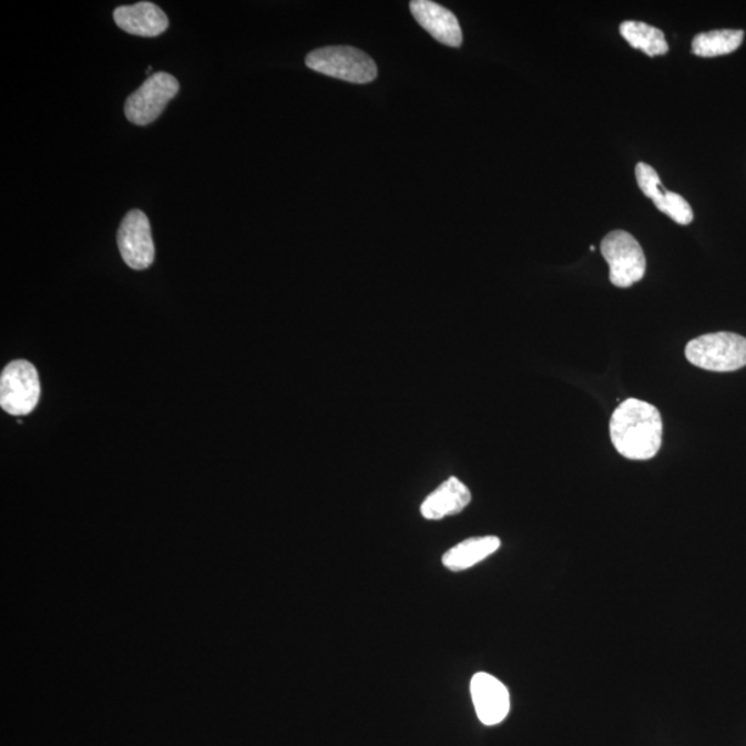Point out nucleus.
<instances>
[{"label": "nucleus", "mask_w": 746, "mask_h": 746, "mask_svg": "<svg viewBox=\"0 0 746 746\" xmlns=\"http://www.w3.org/2000/svg\"><path fill=\"white\" fill-rule=\"evenodd\" d=\"M664 436L662 417L652 403L630 398L621 402L610 420L615 450L632 461H648L658 453Z\"/></svg>", "instance_id": "obj_1"}, {"label": "nucleus", "mask_w": 746, "mask_h": 746, "mask_svg": "<svg viewBox=\"0 0 746 746\" xmlns=\"http://www.w3.org/2000/svg\"><path fill=\"white\" fill-rule=\"evenodd\" d=\"M686 357L706 371H737L746 366V339L732 333L703 335L688 341Z\"/></svg>", "instance_id": "obj_2"}, {"label": "nucleus", "mask_w": 746, "mask_h": 746, "mask_svg": "<svg viewBox=\"0 0 746 746\" xmlns=\"http://www.w3.org/2000/svg\"><path fill=\"white\" fill-rule=\"evenodd\" d=\"M308 69L350 83H369L378 76V67L367 53L350 47L313 50L306 58Z\"/></svg>", "instance_id": "obj_3"}, {"label": "nucleus", "mask_w": 746, "mask_h": 746, "mask_svg": "<svg viewBox=\"0 0 746 746\" xmlns=\"http://www.w3.org/2000/svg\"><path fill=\"white\" fill-rule=\"evenodd\" d=\"M600 251L610 267L611 284L619 288H630L646 274V256L632 234L622 229L611 232L603 238Z\"/></svg>", "instance_id": "obj_4"}, {"label": "nucleus", "mask_w": 746, "mask_h": 746, "mask_svg": "<svg viewBox=\"0 0 746 746\" xmlns=\"http://www.w3.org/2000/svg\"><path fill=\"white\" fill-rule=\"evenodd\" d=\"M41 398V384L37 368L31 362H10L0 376V407L14 417H25L37 408Z\"/></svg>", "instance_id": "obj_5"}, {"label": "nucleus", "mask_w": 746, "mask_h": 746, "mask_svg": "<svg viewBox=\"0 0 746 746\" xmlns=\"http://www.w3.org/2000/svg\"><path fill=\"white\" fill-rule=\"evenodd\" d=\"M181 91V83L167 72H155L149 80L129 95L125 115L129 122L137 126H147L159 120L162 112Z\"/></svg>", "instance_id": "obj_6"}, {"label": "nucleus", "mask_w": 746, "mask_h": 746, "mask_svg": "<svg viewBox=\"0 0 746 746\" xmlns=\"http://www.w3.org/2000/svg\"><path fill=\"white\" fill-rule=\"evenodd\" d=\"M123 262L133 270H145L154 263L155 246L149 217L139 210L127 213L117 232Z\"/></svg>", "instance_id": "obj_7"}, {"label": "nucleus", "mask_w": 746, "mask_h": 746, "mask_svg": "<svg viewBox=\"0 0 746 746\" xmlns=\"http://www.w3.org/2000/svg\"><path fill=\"white\" fill-rule=\"evenodd\" d=\"M471 699L477 716L486 726H495L507 719L510 711L509 689L490 673H476L470 682Z\"/></svg>", "instance_id": "obj_8"}, {"label": "nucleus", "mask_w": 746, "mask_h": 746, "mask_svg": "<svg viewBox=\"0 0 746 746\" xmlns=\"http://www.w3.org/2000/svg\"><path fill=\"white\" fill-rule=\"evenodd\" d=\"M636 181L643 194L653 200L656 210L665 213L673 222L688 226L694 221V212L688 202L682 195L667 191L653 166L644 162L637 164Z\"/></svg>", "instance_id": "obj_9"}, {"label": "nucleus", "mask_w": 746, "mask_h": 746, "mask_svg": "<svg viewBox=\"0 0 746 746\" xmlns=\"http://www.w3.org/2000/svg\"><path fill=\"white\" fill-rule=\"evenodd\" d=\"M413 19L428 31L437 42L447 47L459 48L463 42L462 28L459 25L457 16L444 6L430 2V0H413L409 4Z\"/></svg>", "instance_id": "obj_10"}, {"label": "nucleus", "mask_w": 746, "mask_h": 746, "mask_svg": "<svg viewBox=\"0 0 746 746\" xmlns=\"http://www.w3.org/2000/svg\"><path fill=\"white\" fill-rule=\"evenodd\" d=\"M114 20L122 31L143 38H155L170 27L165 11L151 2L120 6L114 11Z\"/></svg>", "instance_id": "obj_11"}, {"label": "nucleus", "mask_w": 746, "mask_h": 746, "mask_svg": "<svg viewBox=\"0 0 746 746\" xmlns=\"http://www.w3.org/2000/svg\"><path fill=\"white\" fill-rule=\"evenodd\" d=\"M471 501V492L457 477H451L425 499L420 513L428 520H441L461 513Z\"/></svg>", "instance_id": "obj_12"}, {"label": "nucleus", "mask_w": 746, "mask_h": 746, "mask_svg": "<svg viewBox=\"0 0 746 746\" xmlns=\"http://www.w3.org/2000/svg\"><path fill=\"white\" fill-rule=\"evenodd\" d=\"M501 548L498 536H477L458 543L442 556V564L453 572L470 569L480 561L486 560Z\"/></svg>", "instance_id": "obj_13"}, {"label": "nucleus", "mask_w": 746, "mask_h": 746, "mask_svg": "<svg viewBox=\"0 0 746 746\" xmlns=\"http://www.w3.org/2000/svg\"><path fill=\"white\" fill-rule=\"evenodd\" d=\"M621 35L632 48L642 50L643 53L655 58L670 52L664 32L653 25L641 21H625L620 27Z\"/></svg>", "instance_id": "obj_14"}, {"label": "nucleus", "mask_w": 746, "mask_h": 746, "mask_svg": "<svg viewBox=\"0 0 746 746\" xmlns=\"http://www.w3.org/2000/svg\"><path fill=\"white\" fill-rule=\"evenodd\" d=\"M744 41L742 30H722L699 33L693 41V53L699 58H717L736 52Z\"/></svg>", "instance_id": "obj_15"}, {"label": "nucleus", "mask_w": 746, "mask_h": 746, "mask_svg": "<svg viewBox=\"0 0 746 746\" xmlns=\"http://www.w3.org/2000/svg\"><path fill=\"white\" fill-rule=\"evenodd\" d=\"M151 71H153V67H149V69H147V74L149 75L151 74Z\"/></svg>", "instance_id": "obj_16"}]
</instances>
